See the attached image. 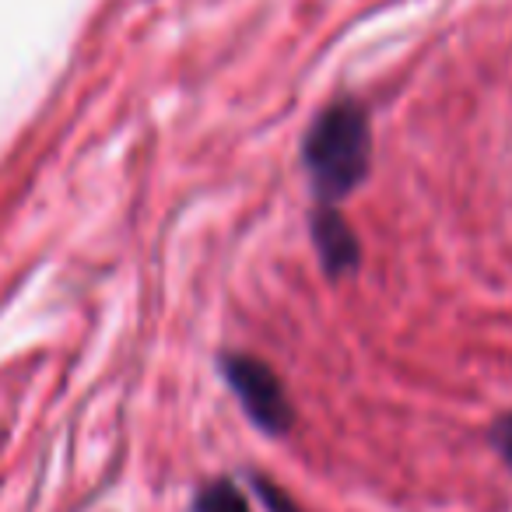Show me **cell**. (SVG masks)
Here are the masks:
<instances>
[{
    "label": "cell",
    "mask_w": 512,
    "mask_h": 512,
    "mask_svg": "<svg viewBox=\"0 0 512 512\" xmlns=\"http://www.w3.org/2000/svg\"><path fill=\"white\" fill-rule=\"evenodd\" d=\"M249 481H253L256 495H260V502L267 505V512H302L299 505H295V498L288 495V491L281 488V484L267 481V477H260V474H253Z\"/></svg>",
    "instance_id": "5"
},
{
    "label": "cell",
    "mask_w": 512,
    "mask_h": 512,
    "mask_svg": "<svg viewBox=\"0 0 512 512\" xmlns=\"http://www.w3.org/2000/svg\"><path fill=\"white\" fill-rule=\"evenodd\" d=\"M218 369L225 376V383L232 386V393L239 397L242 411L249 414L260 432L267 435H285L295 421V411H292V400L285 393V383L278 379V372L271 369L267 362L253 355H228L218 358Z\"/></svg>",
    "instance_id": "2"
},
{
    "label": "cell",
    "mask_w": 512,
    "mask_h": 512,
    "mask_svg": "<svg viewBox=\"0 0 512 512\" xmlns=\"http://www.w3.org/2000/svg\"><path fill=\"white\" fill-rule=\"evenodd\" d=\"M193 512H249V502L232 481H211L197 491Z\"/></svg>",
    "instance_id": "4"
},
{
    "label": "cell",
    "mask_w": 512,
    "mask_h": 512,
    "mask_svg": "<svg viewBox=\"0 0 512 512\" xmlns=\"http://www.w3.org/2000/svg\"><path fill=\"white\" fill-rule=\"evenodd\" d=\"M491 442H495V449L502 453V460L512 467V414H502V418L491 425Z\"/></svg>",
    "instance_id": "6"
},
{
    "label": "cell",
    "mask_w": 512,
    "mask_h": 512,
    "mask_svg": "<svg viewBox=\"0 0 512 512\" xmlns=\"http://www.w3.org/2000/svg\"><path fill=\"white\" fill-rule=\"evenodd\" d=\"M302 158H306L309 179H313L320 204H337L341 197H348L369 176L372 134L365 109L351 99L323 109L313 127H309Z\"/></svg>",
    "instance_id": "1"
},
{
    "label": "cell",
    "mask_w": 512,
    "mask_h": 512,
    "mask_svg": "<svg viewBox=\"0 0 512 512\" xmlns=\"http://www.w3.org/2000/svg\"><path fill=\"white\" fill-rule=\"evenodd\" d=\"M313 242L320 249L323 271L330 278H348L358 271V260H362V246H358L355 232L348 228V221L341 218L334 204H320L313 211Z\"/></svg>",
    "instance_id": "3"
}]
</instances>
